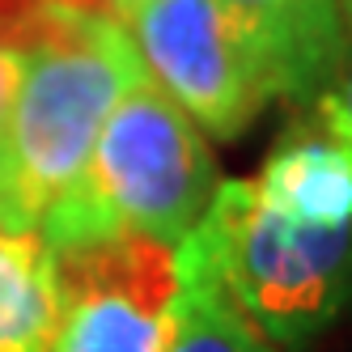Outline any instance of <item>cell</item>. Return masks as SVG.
Here are the masks:
<instances>
[{
    "instance_id": "obj_6",
    "label": "cell",
    "mask_w": 352,
    "mask_h": 352,
    "mask_svg": "<svg viewBox=\"0 0 352 352\" xmlns=\"http://www.w3.org/2000/svg\"><path fill=\"white\" fill-rule=\"evenodd\" d=\"M250 191L272 217L297 230L352 225V128L331 94H318L285 128Z\"/></svg>"
},
{
    "instance_id": "obj_10",
    "label": "cell",
    "mask_w": 352,
    "mask_h": 352,
    "mask_svg": "<svg viewBox=\"0 0 352 352\" xmlns=\"http://www.w3.org/2000/svg\"><path fill=\"white\" fill-rule=\"evenodd\" d=\"M348 26V52H344V64H340V72H336V81H331V94L336 98V107H340V115L348 119V128H352V21H344Z\"/></svg>"
},
{
    "instance_id": "obj_9",
    "label": "cell",
    "mask_w": 352,
    "mask_h": 352,
    "mask_svg": "<svg viewBox=\"0 0 352 352\" xmlns=\"http://www.w3.org/2000/svg\"><path fill=\"white\" fill-rule=\"evenodd\" d=\"M56 322L52 250L38 234L0 230V352H47Z\"/></svg>"
},
{
    "instance_id": "obj_2",
    "label": "cell",
    "mask_w": 352,
    "mask_h": 352,
    "mask_svg": "<svg viewBox=\"0 0 352 352\" xmlns=\"http://www.w3.org/2000/svg\"><path fill=\"white\" fill-rule=\"evenodd\" d=\"M217 187L204 132L140 72L111 107L85 174L43 212L38 238L52 255L111 234H148L179 246L208 212Z\"/></svg>"
},
{
    "instance_id": "obj_8",
    "label": "cell",
    "mask_w": 352,
    "mask_h": 352,
    "mask_svg": "<svg viewBox=\"0 0 352 352\" xmlns=\"http://www.w3.org/2000/svg\"><path fill=\"white\" fill-rule=\"evenodd\" d=\"M174 255H179V293L170 301L162 352H276L234 301L204 234L191 230L174 246Z\"/></svg>"
},
{
    "instance_id": "obj_7",
    "label": "cell",
    "mask_w": 352,
    "mask_h": 352,
    "mask_svg": "<svg viewBox=\"0 0 352 352\" xmlns=\"http://www.w3.org/2000/svg\"><path fill=\"white\" fill-rule=\"evenodd\" d=\"M221 9L259 47L276 98L310 107L331 89L348 52L340 0H221Z\"/></svg>"
},
{
    "instance_id": "obj_12",
    "label": "cell",
    "mask_w": 352,
    "mask_h": 352,
    "mask_svg": "<svg viewBox=\"0 0 352 352\" xmlns=\"http://www.w3.org/2000/svg\"><path fill=\"white\" fill-rule=\"evenodd\" d=\"M136 5H144V0H111V13H115V21H123Z\"/></svg>"
},
{
    "instance_id": "obj_13",
    "label": "cell",
    "mask_w": 352,
    "mask_h": 352,
    "mask_svg": "<svg viewBox=\"0 0 352 352\" xmlns=\"http://www.w3.org/2000/svg\"><path fill=\"white\" fill-rule=\"evenodd\" d=\"M340 5H344V21H352V0H340Z\"/></svg>"
},
{
    "instance_id": "obj_5",
    "label": "cell",
    "mask_w": 352,
    "mask_h": 352,
    "mask_svg": "<svg viewBox=\"0 0 352 352\" xmlns=\"http://www.w3.org/2000/svg\"><path fill=\"white\" fill-rule=\"evenodd\" d=\"M56 322L47 352H162L179 255L148 234H111L52 255Z\"/></svg>"
},
{
    "instance_id": "obj_11",
    "label": "cell",
    "mask_w": 352,
    "mask_h": 352,
    "mask_svg": "<svg viewBox=\"0 0 352 352\" xmlns=\"http://www.w3.org/2000/svg\"><path fill=\"white\" fill-rule=\"evenodd\" d=\"M9 98H13V56L0 47V115H5Z\"/></svg>"
},
{
    "instance_id": "obj_1",
    "label": "cell",
    "mask_w": 352,
    "mask_h": 352,
    "mask_svg": "<svg viewBox=\"0 0 352 352\" xmlns=\"http://www.w3.org/2000/svg\"><path fill=\"white\" fill-rule=\"evenodd\" d=\"M5 52L13 98L0 115V230L38 234L43 212L85 174L119 94L144 64L115 17L43 13Z\"/></svg>"
},
{
    "instance_id": "obj_3",
    "label": "cell",
    "mask_w": 352,
    "mask_h": 352,
    "mask_svg": "<svg viewBox=\"0 0 352 352\" xmlns=\"http://www.w3.org/2000/svg\"><path fill=\"white\" fill-rule=\"evenodd\" d=\"M195 230L272 348L310 344L352 306V225L297 230L259 204L250 179H230Z\"/></svg>"
},
{
    "instance_id": "obj_4",
    "label": "cell",
    "mask_w": 352,
    "mask_h": 352,
    "mask_svg": "<svg viewBox=\"0 0 352 352\" xmlns=\"http://www.w3.org/2000/svg\"><path fill=\"white\" fill-rule=\"evenodd\" d=\"M144 72L199 132L238 140L272 98V72L221 0H144L123 17Z\"/></svg>"
}]
</instances>
